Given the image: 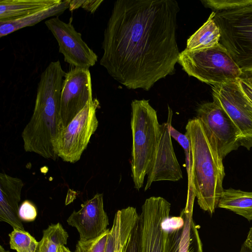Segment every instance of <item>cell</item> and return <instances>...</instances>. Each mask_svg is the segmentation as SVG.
<instances>
[{
  "mask_svg": "<svg viewBox=\"0 0 252 252\" xmlns=\"http://www.w3.org/2000/svg\"><path fill=\"white\" fill-rule=\"evenodd\" d=\"M174 0H119L104 32L100 64L129 89L149 91L172 74L179 52Z\"/></svg>",
  "mask_w": 252,
  "mask_h": 252,
  "instance_id": "obj_1",
  "label": "cell"
},
{
  "mask_svg": "<svg viewBox=\"0 0 252 252\" xmlns=\"http://www.w3.org/2000/svg\"><path fill=\"white\" fill-rule=\"evenodd\" d=\"M66 73L60 61L51 62L42 72L33 114L22 133L26 152L53 160L58 158V140L63 129L61 95Z\"/></svg>",
  "mask_w": 252,
  "mask_h": 252,
  "instance_id": "obj_2",
  "label": "cell"
},
{
  "mask_svg": "<svg viewBox=\"0 0 252 252\" xmlns=\"http://www.w3.org/2000/svg\"><path fill=\"white\" fill-rule=\"evenodd\" d=\"M186 129L191 154L188 193H194L200 208L212 214L224 190L222 183L225 173L223 158L199 119L196 117L189 120Z\"/></svg>",
  "mask_w": 252,
  "mask_h": 252,
  "instance_id": "obj_3",
  "label": "cell"
},
{
  "mask_svg": "<svg viewBox=\"0 0 252 252\" xmlns=\"http://www.w3.org/2000/svg\"><path fill=\"white\" fill-rule=\"evenodd\" d=\"M131 105V177L134 188L139 190L143 187L158 145L160 124L149 100L135 99Z\"/></svg>",
  "mask_w": 252,
  "mask_h": 252,
  "instance_id": "obj_4",
  "label": "cell"
},
{
  "mask_svg": "<svg viewBox=\"0 0 252 252\" xmlns=\"http://www.w3.org/2000/svg\"><path fill=\"white\" fill-rule=\"evenodd\" d=\"M171 206L162 197L146 199L139 218V252H179L184 225H168Z\"/></svg>",
  "mask_w": 252,
  "mask_h": 252,
  "instance_id": "obj_5",
  "label": "cell"
},
{
  "mask_svg": "<svg viewBox=\"0 0 252 252\" xmlns=\"http://www.w3.org/2000/svg\"><path fill=\"white\" fill-rule=\"evenodd\" d=\"M178 63L189 76L213 86L238 80L245 74L219 42L211 48L180 52Z\"/></svg>",
  "mask_w": 252,
  "mask_h": 252,
  "instance_id": "obj_6",
  "label": "cell"
},
{
  "mask_svg": "<svg viewBox=\"0 0 252 252\" xmlns=\"http://www.w3.org/2000/svg\"><path fill=\"white\" fill-rule=\"evenodd\" d=\"M220 43L245 75H252V5L215 12Z\"/></svg>",
  "mask_w": 252,
  "mask_h": 252,
  "instance_id": "obj_7",
  "label": "cell"
},
{
  "mask_svg": "<svg viewBox=\"0 0 252 252\" xmlns=\"http://www.w3.org/2000/svg\"><path fill=\"white\" fill-rule=\"evenodd\" d=\"M99 107L96 98L91 100L63 129L58 140V155L63 161L75 163L80 159L97 128L96 112Z\"/></svg>",
  "mask_w": 252,
  "mask_h": 252,
  "instance_id": "obj_8",
  "label": "cell"
},
{
  "mask_svg": "<svg viewBox=\"0 0 252 252\" xmlns=\"http://www.w3.org/2000/svg\"><path fill=\"white\" fill-rule=\"evenodd\" d=\"M213 101L226 112L241 137V146L252 148V104L242 92L238 79L212 87Z\"/></svg>",
  "mask_w": 252,
  "mask_h": 252,
  "instance_id": "obj_9",
  "label": "cell"
},
{
  "mask_svg": "<svg viewBox=\"0 0 252 252\" xmlns=\"http://www.w3.org/2000/svg\"><path fill=\"white\" fill-rule=\"evenodd\" d=\"M196 118L213 138L220 156L225 158L241 146V137L235 125L222 107L217 102L203 103L197 108Z\"/></svg>",
  "mask_w": 252,
  "mask_h": 252,
  "instance_id": "obj_10",
  "label": "cell"
},
{
  "mask_svg": "<svg viewBox=\"0 0 252 252\" xmlns=\"http://www.w3.org/2000/svg\"><path fill=\"white\" fill-rule=\"evenodd\" d=\"M72 21V17L65 23L57 16L46 20L45 24L57 40L64 61L74 67L89 69L95 65L97 56L75 30Z\"/></svg>",
  "mask_w": 252,
  "mask_h": 252,
  "instance_id": "obj_11",
  "label": "cell"
},
{
  "mask_svg": "<svg viewBox=\"0 0 252 252\" xmlns=\"http://www.w3.org/2000/svg\"><path fill=\"white\" fill-rule=\"evenodd\" d=\"M89 69L74 67L67 72L61 95V115L63 128L93 99Z\"/></svg>",
  "mask_w": 252,
  "mask_h": 252,
  "instance_id": "obj_12",
  "label": "cell"
},
{
  "mask_svg": "<svg viewBox=\"0 0 252 252\" xmlns=\"http://www.w3.org/2000/svg\"><path fill=\"white\" fill-rule=\"evenodd\" d=\"M172 115V110L168 106L167 121L160 124V138L147 174V181L145 191L150 187L154 182H176L183 179L182 172L174 151L170 133Z\"/></svg>",
  "mask_w": 252,
  "mask_h": 252,
  "instance_id": "obj_13",
  "label": "cell"
},
{
  "mask_svg": "<svg viewBox=\"0 0 252 252\" xmlns=\"http://www.w3.org/2000/svg\"><path fill=\"white\" fill-rule=\"evenodd\" d=\"M103 197L102 193H96L82 204L79 211H74L67 219V223L77 230L79 240L95 239L109 229V219L104 209Z\"/></svg>",
  "mask_w": 252,
  "mask_h": 252,
  "instance_id": "obj_14",
  "label": "cell"
},
{
  "mask_svg": "<svg viewBox=\"0 0 252 252\" xmlns=\"http://www.w3.org/2000/svg\"><path fill=\"white\" fill-rule=\"evenodd\" d=\"M24 183L21 179L5 173L0 174V221L13 228L25 230L18 215V206Z\"/></svg>",
  "mask_w": 252,
  "mask_h": 252,
  "instance_id": "obj_15",
  "label": "cell"
},
{
  "mask_svg": "<svg viewBox=\"0 0 252 252\" xmlns=\"http://www.w3.org/2000/svg\"><path fill=\"white\" fill-rule=\"evenodd\" d=\"M62 1L61 0H0V21L21 18Z\"/></svg>",
  "mask_w": 252,
  "mask_h": 252,
  "instance_id": "obj_16",
  "label": "cell"
},
{
  "mask_svg": "<svg viewBox=\"0 0 252 252\" xmlns=\"http://www.w3.org/2000/svg\"><path fill=\"white\" fill-rule=\"evenodd\" d=\"M70 0L41 10L26 17L9 21H0V37H2L22 28L32 26L54 16H59L69 8Z\"/></svg>",
  "mask_w": 252,
  "mask_h": 252,
  "instance_id": "obj_17",
  "label": "cell"
},
{
  "mask_svg": "<svg viewBox=\"0 0 252 252\" xmlns=\"http://www.w3.org/2000/svg\"><path fill=\"white\" fill-rule=\"evenodd\" d=\"M218 207L230 210L252 220V191H246L232 188L224 189Z\"/></svg>",
  "mask_w": 252,
  "mask_h": 252,
  "instance_id": "obj_18",
  "label": "cell"
},
{
  "mask_svg": "<svg viewBox=\"0 0 252 252\" xmlns=\"http://www.w3.org/2000/svg\"><path fill=\"white\" fill-rule=\"evenodd\" d=\"M213 11L205 23L187 40L186 49L203 50L215 46L220 40V28L214 20Z\"/></svg>",
  "mask_w": 252,
  "mask_h": 252,
  "instance_id": "obj_19",
  "label": "cell"
},
{
  "mask_svg": "<svg viewBox=\"0 0 252 252\" xmlns=\"http://www.w3.org/2000/svg\"><path fill=\"white\" fill-rule=\"evenodd\" d=\"M118 212L120 215V224L115 252H126L132 230L139 220V215L136 209L131 206Z\"/></svg>",
  "mask_w": 252,
  "mask_h": 252,
  "instance_id": "obj_20",
  "label": "cell"
},
{
  "mask_svg": "<svg viewBox=\"0 0 252 252\" xmlns=\"http://www.w3.org/2000/svg\"><path fill=\"white\" fill-rule=\"evenodd\" d=\"M68 234L62 224H51L43 231V236L35 252H58L61 246L67 244Z\"/></svg>",
  "mask_w": 252,
  "mask_h": 252,
  "instance_id": "obj_21",
  "label": "cell"
},
{
  "mask_svg": "<svg viewBox=\"0 0 252 252\" xmlns=\"http://www.w3.org/2000/svg\"><path fill=\"white\" fill-rule=\"evenodd\" d=\"M10 248L17 252H35L38 242L28 232L13 228L9 234Z\"/></svg>",
  "mask_w": 252,
  "mask_h": 252,
  "instance_id": "obj_22",
  "label": "cell"
},
{
  "mask_svg": "<svg viewBox=\"0 0 252 252\" xmlns=\"http://www.w3.org/2000/svg\"><path fill=\"white\" fill-rule=\"evenodd\" d=\"M201 2L214 12L229 11L252 5V0H205Z\"/></svg>",
  "mask_w": 252,
  "mask_h": 252,
  "instance_id": "obj_23",
  "label": "cell"
},
{
  "mask_svg": "<svg viewBox=\"0 0 252 252\" xmlns=\"http://www.w3.org/2000/svg\"><path fill=\"white\" fill-rule=\"evenodd\" d=\"M193 204L187 202L181 215L184 220V224L181 236L179 252H187L189 240V232L192 219Z\"/></svg>",
  "mask_w": 252,
  "mask_h": 252,
  "instance_id": "obj_24",
  "label": "cell"
},
{
  "mask_svg": "<svg viewBox=\"0 0 252 252\" xmlns=\"http://www.w3.org/2000/svg\"><path fill=\"white\" fill-rule=\"evenodd\" d=\"M109 230L108 229L102 235L92 240H79L73 252H105Z\"/></svg>",
  "mask_w": 252,
  "mask_h": 252,
  "instance_id": "obj_25",
  "label": "cell"
},
{
  "mask_svg": "<svg viewBox=\"0 0 252 252\" xmlns=\"http://www.w3.org/2000/svg\"><path fill=\"white\" fill-rule=\"evenodd\" d=\"M120 224V215L117 211L114 217L112 227L110 229L105 252H115Z\"/></svg>",
  "mask_w": 252,
  "mask_h": 252,
  "instance_id": "obj_26",
  "label": "cell"
},
{
  "mask_svg": "<svg viewBox=\"0 0 252 252\" xmlns=\"http://www.w3.org/2000/svg\"><path fill=\"white\" fill-rule=\"evenodd\" d=\"M103 1V0H70L69 9L73 11L81 7L93 14Z\"/></svg>",
  "mask_w": 252,
  "mask_h": 252,
  "instance_id": "obj_27",
  "label": "cell"
},
{
  "mask_svg": "<svg viewBox=\"0 0 252 252\" xmlns=\"http://www.w3.org/2000/svg\"><path fill=\"white\" fill-rule=\"evenodd\" d=\"M18 215L21 220L32 221L37 216L36 207L32 202L25 200L19 207Z\"/></svg>",
  "mask_w": 252,
  "mask_h": 252,
  "instance_id": "obj_28",
  "label": "cell"
},
{
  "mask_svg": "<svg viewBox=\"0 0 252 252\" xmlns=\"http://www.w3.org/2000/svg\"><path fill=\"white\" fill-rule=\"evenodd\" d=\"M187 252H203L202 244L199 237L197 227L193 220L192 221L190 226Z\"/></svg>",
  "mask_w": 252,
  "mask_h": 252,
  "instance_id": "obj_29",
  "label": "cell"
},
{
  "mask_svg": "<svg viewBox=\"0 0 252 252\" xmlns=\"http://www.w3.org/2000/svg\"><path fill=\"white\" fill-rule=\"evenodd\" d=\"M126 252H139V220L132 230Z\"/></svg>",
  "mask_w": 252,
  "mask_h": 252,
  "instance_id": "obj_30",
  "label": "cell"
},
{
  "mask_svg": "<svg viewBox=\"0 0 252 252\" xmlns=\"http://www.w3.org/2000/svg\"><path fill=\"white\" fill-rule=\"evenodd\" d=\"M240 88L252 104V75H244L238 79Z\"/></svg>",
  "mask_w": 252,
  "mask_h": 252,
  "instance_id": "obj_31",
  "label": "cell"
},
{
  "mask_svg": "<svg viewBox=\"0 0 252 252\" xmlns=\"http://www.w3.org/2000/svg\"><path fill=\"white\" fill-rule=\"evenodd\" d=\"M240 252H252V227L250 229L247 239L242 244Z\"/></svg>",
  "mask_w": 252,
  "mask_h": 252,
  "instance_id": "obj_32",
  "label": "cell"
},
{
  "mask_svg": "<svg viewBox=\"0 0 252 252\" xmlns=\"http://www.w3.org/2000/svg\"><path fill=\"white\" fill-rule=\"evenodd\" d=\"M62 248L63 252H71L68 248L65 247L64 246H62Z\"/></svg>",
  "mask_w": 252,
  "mask_h": 252,
  "instance_id": "obj_33",
  "label": "cell"
},
{
  "mask_svg": "<svg viewBox=\"0 0 252 252\" xmlns=\"http://www.w3.org/2000/svg\"><path fill=\"white\" fill-rule=\"evenodd\" d=\"M0 252H10L9 251L5 250L2 246H0Z\"/></svg>",
  "mask_w": 252,
  "mask_h": 252,
  "instance_id": "obj_34",
  "label": "cell"
},
{
  "mask_svg": "<svg viewBox=\"0 0 252 252\" xmlns=\"http://www.w3.org/2000/svg\"><path fill=\"white\" fill-rule=\"evenodd\" d=\"M62 246H61L60 247V248H59V251H58V252H63V251H62Z\"/></svg>",
  "mask_w": 252,
  "mask_h": 252,
  "instance_id": "obj_35",
  "label": "cell"
}]
</instances>
